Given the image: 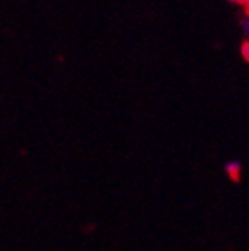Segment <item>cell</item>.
Segmentation results:
<instances>
[{
	"label": "cell",
	"mask_w": 249,
	"mask_h": 251,
	"mask_svg": "<svg viewBox=\"0 0 249 251\" xmlns=\"http://www.w3.org/2000/svg\"><path fill=\"white\" fill-rule=\"evenodd\" d=\"M224 173L228 175V178L233 184H239L240 178H242V164L239 160H228L224 164Z\"/></svg>",
	"instance_id": "cell-1"
},
{
	"label": "cell",
	"mask_w": 249,
	"mask_h": 251,
	"mask_svg": "<svg viewBox=\"0 0 249 251\" xmlns=\"http://www.w3.org/2000/svg\"><path fill=\"white\" fill-rule=\"evenodd\" d=\"M240 55L249 64V41H244V43L240 45Z\"/></svg>",
	"instance_id": "cell-2"
},
{
	"label": "cell",
	"mask_w": 249,
	"mask_h": 251,
	"mask_svg": "<svg viewBox=\"0 0 249 251\" xmlns=\"http://www.w3.org/2000/svg\"><path fill=\"white\" fill-rule=\"evenodd\" d=\"M240 25H242V32L249 38V16H246V18L240 22Z\"/></svg>",
	"instance_id": "cell-3"
},
{
	"label": "cell",
	"mask_w": 249,
	"mask_h": 251,
	"mask_svg": "<svg viewBox=\"0 0 249 251\" xmlns=\"http://www.w3.org/2000/svg\"><path fill=\"white\" fill-rule=\"evenodd\" d=\"M228 2H233V4H239V5H242V7H244V5L248 4V0H228Z\"/></svg>",
	"instance_id": "cell-4"
}]
</instances>
